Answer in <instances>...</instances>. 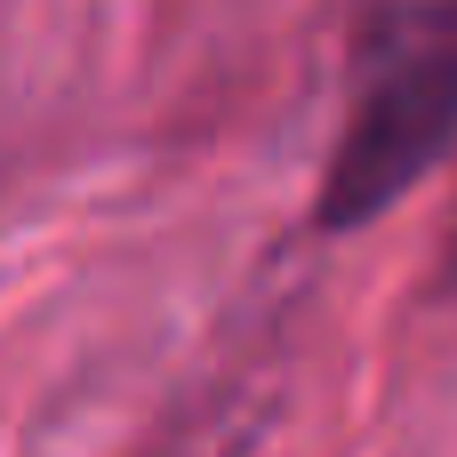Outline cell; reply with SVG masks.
Returning a JSON list of instances; mask_svg holds the SVG:
<instances>
[{
    "mask_svg": "<svg viewBox=\"0 0 457 457\" xmlns=\"http://www.w3.org/2000/svg\"><path fill=\"white\" fill-rule=\"evenodd\" d=\"M457 145V0H361L345 48V120L313 201L321 233L394 209Z\"/></svg>",
    "mask_w": 457,
    "mask_h": 457,
    "instance_id": "cell-1",
    "label": "cell"
},
{
    "mask_svg": "<svg viewBox=\"0 0 457 457\" xmlns=\"http://www.w3.org/2000/svg\"><path fill=\"white\" fill-rule=\"evenodd\" d=\"M450 289H457V241H450Z\"/></svg>",
    "mask_w": 457,
    "mask_h": 457,
    "instance_id": "cell-2",
    "label": "cell"
}]
</instances>
